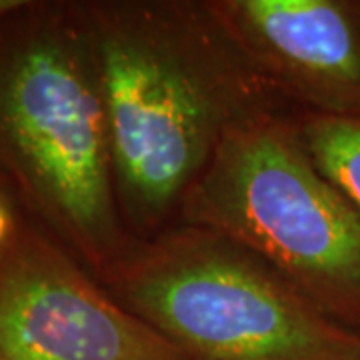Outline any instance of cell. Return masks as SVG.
Here are the masks:
<instances>
[{
	"label": "cell",
	"instance_id": "obj_9",
	"mask_svg": "<svg viewBox=\"0 0 360 360\" xmlns=\"http://www.w3.org/2000/svg\"><path fill=\"white\" fill-rule=\"evenodd\" d=\"M25 2L26 0H0V20L14 11H18Z\"/></svg>",
	"mask_w": 360,
	"mask_h": 360
},
{
	"label": "cell",
	"instance_id": "obj_2",
	"mask_svg": "<svg viewBox=\"0 0 360 360\" xmlns=\"http://www.w3.org/2000/svg\"><path fill=\"white\" fill-rule=\"evenodd\" d=\"M0 174L26 217L96 281L134 240L78 0H26L0 20Z\"/></svg>",
	"mask_w": 360,
	"mask_h": 360
},
{
	"label": "cell",
	"instance_id": "obj_3",
	"mask_svg": "<svg viewBox=\"0 0 360 360\" xmlns=\"http://www.w3.org/2000/svg\"><path fill=\"white\" fill-rule=\"evenodd\" d=\"M188 360H360V335L219 231L134 238L98 281Z\"/></svg>",
	"mask_w": 360,
	"mask_h": 360
},
{
	"label": "cell",
	"instance_id": "obj_7",
	"mask_svg": "<svg viewBox=\"0 0 360 360\" xmlns=\"http://www.w3.org/2000/svg\"><path fill=\"white\" fill-rule=\"evenodd\" d=\"M298 120L316 165L360 206V118L298 115Z\"/></svg>",
	"mask_w": 360,
	"mask_h": 360
},
{
	"label": "cell",
	"instance_id": "obj_4",
	"mask_svg": "<svg viewBox=\"0 0 360 360\" xmlns=\"http://www.w3.org/2000/svg\"><path fill=\"white\" fill-rule=\"evenodd\" d=\"M179 222L231 236L360 335V206L312 158L298 112L232 130Z\"/></svg>",
	"mask_w": 360,
	"mask_h": 360
},
{
	"label": "cell",
	"instance_id": "obj_1",
	"mask_svg": "<svg viewBox=\"0 0 360 360\" xmlns=\"http://www.w3.org/2000/svg\"><path fill=\"white\" fill-rule=\"evenodd\" d=\"M94 46L116 200L134 238L176 224L236 127L295 112L208 0H78Z\"/></svg>",
	"mask_w": 360,
	"mask_h": 360
},
{
	"label": "cell",
	"instance_id": "obj_6",
	"mask_svg": "<svg viewBox=\"0 0 360 360\" xmlns=\"http://www.w3.org/2000/svg\"><path fill=\"white\" fill-rule=\"evenodd\" d=\"M298 115L360 118V0H208Z\"/></svg>",
	"mask_w": 360,
	"mask_h": 360
},
{
	"label": "cell",
	"instance_id": "obj_10",
	"mask_svg": "<svg viewBox=\"0 0 360 360\" xmlns=\"http://www.w3.org/2000/svg\"><path fill=\"white\" fill-rule=\"evenodd\" d=\"M0 193H11L13 194V191H11V186H8V182H6V179L0 174ZM14 196V194H13Z\"/></svg>",
	"mask_w": 360,
	"mask_h": 360
},
{
	"label": "cell",
	"instance_id": "obj_5",
	"mask_svg": "<svg viewBox=\"0 0 360 360\" xmlns=\"http://www.w3.org/2000/svg\"><path fill=\"white\" fill-rule=\"evenodd\" d=\"M0 360H188L16 206L0 234Z\"/></svg>",
	"mask_w": 360,
	"mask_h": 360
},
{
	"label": "cell",
	"instance_id": "obj_8",
	"mask_svg": "<svg viewBox=\"0 0 360 360\" xmlns=\"http://www.w3.org/2000/svg\"><path fill=\"white\" fill-rule=\"evenodd\" d=\"M16 200L11 193H0V234L8 226V222L13 219L14 210H16Z\"/></svg>",
	"mask_w": 360,
	"mask_h": 360
}]
</instances>
